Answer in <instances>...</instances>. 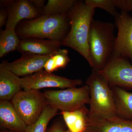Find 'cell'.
<instances>
[{"label": "cell", "instance_id": "obj_1", "mask_svg": "<svg viewBox=\"0 0 132 132\" xmlns=\"http://www.w3.org/2000/svg\"><path fill=\"white\" fill-rule=\"evenodd\" d=\"M95 9L84 2L76 1L68 13L70 30L62 41V45L74 50L82 55L92 68L88 39Z\"/></svg>", "mask_w": 132, "mask_h": 132}, {"label": "cell", "instance_id": "obj_2", "mask_svg": "<svg viewBox=\"0 0 132 132\" xmlns=\"http://www.w3.org/2000/svg\"><path fill=\"white\" fill-rule=\"evenodd\" d=\"M70 26L67 14L46 15L21 22L15 30L22 39L34 38L62 41Z\"/></svg>", "mask_w": 132, "mask_h": 132}, {"label": "cell", "instance_id": "obj_3", "mask_svg": "<svg viewBox=\"0 0 132 132\" xmlns=\"http://www.w3.org/2000/svg\"><path fill=\"white\" fill-rule=\"evenodd\" d=\"M86 85L90 90L88 119H103L117 116L112 91L105 78L98 71L92 69Z\"/></svg>", "mask_w": 132, "mask_h": 132}, {"label": "cell", "instance_id": "obj_4", "mask_svg": "<svg viewBox=\"0 0 132 132\" xmlns=\"http://www.w3.org/2000/svg\"><path fill=\"white\" fill-rule=\"evenodd\" d=\"M112 23L93 20L89 33V51L93 68L101 71L112 57L116 41Z\"/></svg>", "mask_w": 132, "mask_h": 132}, {"label": "cell", "instance_id": "obj_5", "mask_svg": "<svg viewBox=\"0 0 132 132\" xmlns=\"http://www.w3.org/2000/svg\"><path fill=\"white\" fill-rule=\"evenodd\" d=\"M43 93L47 105L61 112L76 111L90 104V90L86 85L80 87L47 90Z\"/></svg>", "mask_w": 132, "mask_h": 132}, {"label": "cell", "instance_id": "obj_6", "mask_svg": "<svg viewBox=\"0 0 132 132\" xmlns=\"http://www.w3.org/2000/svg\"><path fill=\"white\" fill-rule=\"evenodd\" d=\"M12 103L27 126L38 120L48 105L43 93L36 90H21L13 98Z\"/></svg>", "mask_w": 132, "mask_h": 132}, {"label": "cell", "instance_id": "obj_7", "mask_svg": "<svg viewBox=\"0 0 132 132\" xmlns=\"http://www.w3.org/2000/svg\"><path fill=\"white\" fill-rule=\"evenodd\" d=\"M20 83L23 90H39L46 88H58L62 89L76 87L82 85V81L79 79H71L56 75L43 69L21 78Z\"/></svg>", "mask_w": 132, "mask_h": 132}, {"label": "cell", "instance_id": "obj_8", "mask_svg": "<svg viewBox=\"0 0 132 132\" xmlns=\"http://www.w3.org/2000/svg\"><path fill=\"white\" fill-rule=\"evenodd\" d=\"M114 18L118 33L112 58L128 59L132 64V15L121 11Z\"/></svg>", "mask_w": 132, "mask_h": 132}, {"label": "cell", "instance_id": "obj_9", "mask_svg": "<svg viewBox=\"0 0 132 132\" xmlns=\"http://www.w3.org/2000/svg\"><path fill=\"white\" fill-rule=\"evenodd\" d=\"M99 72L111 86L132 88V64L127 59L112 58Z\"/></svg>", "mask_w": 132, "mask_h": 132}, {"label": "cell", "instance_id": "obj_10", "mask_svg": "<svg viewBox=\"0 0 132 132\" xmlns=\"http://www.w3.org/2000/svg\"><path fill=\"white\" fill-rule=\"evenodd\" d=\"M52 55L24 53L20 59L13 62L4 61L1 64L19 77H25L43 69L46 62Z\"/></svg>", "mask_w": 132, "mask_h": 132}, {"label": "cell", "instance_id": "obj_11", "mask_svg": "<svg viewBox=\"0 0 132 132\" xmlns=\"http://www.w3.org/2000/svg\"><path fill=\"white\" fill-rule=\"evenodd\" d=\"M6 28L15 30L22 20H34L43 14V10L35 7L28 0L14 1L8 7Z\"/></svg>", "mask_w": 132, "mask_h": 132}, {"label": "cell", "instance_id": "obj_12", "mask_svg": "<svg viewBox=\"0 0 132 132\" xmlns=\"http://www.w3.org/2000/svg\"><path fill=\"white\" fill-rule=\"evenodd\" d=\"M61 42L48 39L30 38L22 39L17 51L21 53H31L40 55H53L60 49Z\"/></svg>", "mask_w": 132, "mask_h": 132}, {"label": "cell", "instance_id": "obj_13", "mask_svg": "<svg viewBox=\"0 0 132 132\" xmlns=\"http://www.w3.org/2000/svg\"><path fill=\"white\" fill-rule=\"evenodd\" d=\"M84 132H132V120L117 116L109 119L90 120Z\"/></svg>", "mask_w": 132, "mask_h": 132}, {"label": "cell", "instance_id": "obj_14", "mask_svg": "<svg viewBox=\"0 0 132 132\" xmlns=\"http://www.w3.org/2000/svg\"><path fill=\"white\" fill-rule=\"evenodd\" d=\"M0 124L15 132H24L27 126L12 102L7 101H0Z\"/></svg>", "mask_w": 132, "mask_h": 132}, {"label": "cell", "instance_id": "obj_15", "mask_svg": "<svg viewBox=\"0 0 132 132\" xmlns=\"http://www.w3.org/2000/svg\"><path fill=\"white\" fill-rule=\"evenodd\" d=\"M20 79L0 64V100L10 101L22 90Z\"/></svg>", "mask_w": 132, "mask_h": 132}, {"label": "cell", "instance_id": "obj_16", "mask_svg": "<svg viewBox=\"0 0 132 132\" xmlns=\"http://www.w3.org/2000/svg\"><path fill=\"white\" fill-rule=\"evenodd\" d=\"M112 91L116 116L132 120V93L118 86H111Z\"/></svg>", "mask_w": 132, "mask_h": 132}, {"label": "cell", "instance_id": "obj_17", "mask_svg": "<svg viewBox=\"0 0 132 132\" xmlns=\"http://www.w3.org/2000/svg\"><path fill=\"white\" fill-rule=\"evenodd\" d=\"M88 109L86 106L73 111H62L64 121L71 132H84L86 128Z\"/></svg>", "mask_w": 132, "mask_h": 132}, {"label": "cell", "instance_id": "obj_18", "mask_svg": "<svg viewBox=\"0 0 132 132\" xmlns=\"http://www.w3.org/2000/svg\"><path fill=\"white\" fill-rule=\"evenodd\" d=\"M21 40L14 29H6L0 34V58L17 50Z\"/></svg>", "mask_w": 132, "mask_h": 132}, {"label": "cell", "instance_id": "obj_19", "mask_svg": "<svg viewBox=\"0 0 132 132\" xmlns=\"http://www.w3.org/2000/svg\"><path fill=\"white\" fill-rule=\"evenodd\" d=\"M59 111L57 109L47 105L38 120L28 126L24 132H46L50 121L57 115Z\"/></svg>", "mask_w": 132, "mask_h": 132}, {"label": "cell", "instance_id": "obj_20", "mask_svg": "<svg viewBox=\"0 0 132 132\" xmlns=\"http://www.w3.org/2000/svg\"><path fill=\"white\" fill-rule=\"evenodd\" d=\"M70 61L68 50L60 48L50 57L46 62L44 69L46 72L53 73L59 69L65 68Z\"/></svg>", "mask_w": 132, "mask_h": 132}, {"label": "cell", "instance_id": "obj_21", "mask_svg": "<svg viewBox=\"0 0 132 132\" xmlns=\"http://www.w3.org/2000/svg\"><path fill=\"white\" fill-rule=\"evenodd\" d=\"M75 0H48L43 9L46 15L66 14L73 7Z\"/></svg>", "mask_w": 132, "mask_h": 132}, {"label": "cell", "instance_id": "obj_22", "mask_svg": "<svg viewBox=\"0 0 132 132\" xmlns=\"http://www.w3.org/2000/svg\"><path fill=\"white\" fill-rule=\"evenodd\" d=\"M84 2L94 9L99 8L104 10L114 17L119 13L117 11L114 0H86Z\"/></svg>", "mask_w": 132, "mask_h": 132}, {"label": "cell", "instance_id": "obj_23", "mask_svg": "<svg viewBox=\"0 0 132 132\" xmlns=\"http://www.w3.org/2000/svg\"><path fill=\"white\" fill-rule=\"evenodd\" d=\"M116 6L121 11L132 12V0H114Z\"/></svg>", "mask_w": 132, "mask_h": 132}, {"label": "cell", "instance_id": "obj_24", "mask_svg": "<svg viewBox=\"0 0 132 132\" xmlns=\"http://www.w3.org/2000/svg\"><path fill=\"white\" fill-rule=\"evenodd\" d=\"M8 17L7 10L6 8H2L0 10V28L6 24L7 18Z\"/></svg>", "mask_w": 132, "mask_h": 132}, {"label": "cell", "instance_id": "obj_25", "mask_svg": "<svg viewBox=\"0 0 132 132\" xmlns=\"http://www.w3.org/2000/svg\"><path fill=\"white\" fill-rule=\"evenodd\" d=\"M29 1L35 7L43 11L45 6V0H30Z\"/></svg>", "mask_w": 132, "mask_h": 132}, {"label": "cell", "instance_id": "obj_26", "mask_svg": "<svg viewBox=\"0 0 132 132\" xmlns=\"http://www.w3.org/2000/svg\"><path fill=\"white\" fill-rule=\"evenodd\" d=\"M61 124L60 122H57L53 125L49 132H64Z\"/></svg>", "mask_w": 132, "mask_h": 132}, {"label": "cell", "instance_id": "obj_27", "mask_svg": "<svg viewBox=\"0 0 132 132\" xmlns=\"http://www.w3.org/2000/svg\"><path fill=\"white\" fill-rule=\"evenodd\" d=\"M14 1L11 0H6V1H1V6L2 8L8 7L13 3Z\"/></svg>", "mask_w": 132, "mask_h": 132}, {"label": "cell", "instance_id": "obj_28", "mask_svg": "<svg viewBox=\"0 0 132 132\" xmlns=\"http://www.w3.org/2000/svg\"><path fill=\"white\" fill-rule=\"evenodd\" d=\"M64 132H71L70 131H69V130H68V131H64Z\"/></svg>", "mask_w": 132, "mask_h": 132}]
</instances>
